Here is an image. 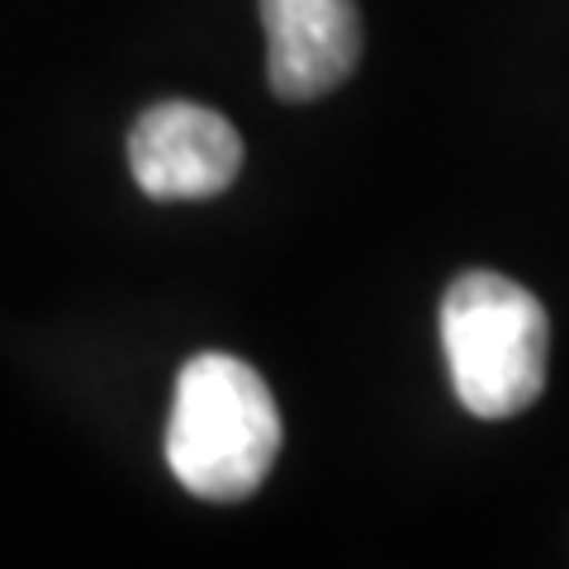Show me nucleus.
<instances>
[{"label": "nucleus", "mask_w": 569, "mask_h": 569, "mask_svg": "<svg viewBox=\"0 0 569 569\" xmlns=\"http://www.w3.org/2000/svg\"><path fill=\"white\" fill-rule=\"evenodd\" d=\"M280 456V408L247 361L228 351L190 356L176 376L167 466L204 503H242Z\"/></svg>", "instance_id": "f257e3e1"}, {"label": "nucleus", "mask_w": 569, "mask_h": 569, "mask_svg": "<svg viewBox=\"0 0 569 569\" xmlns=\"http://www.w3.org/2000/svg\"><path fill=\"white\" fill-rule=\"evenodd\" d=\"M550 323L527 284L498 271H466L441 299V351L466 413L498 422L546 389Z\"/></svg>", "instance_id": "f03ea898"}, {"label": "nucleus", "mask_w": 569, "mask_h": 569, "mask_svg": "<svg viewBox=\"0 0 569 569\" xmlns=\"http://www.w3.org/2000/svg\"><path fill=\"white\" fill-rule=\"evenodd\" d=\"M129 167L148 200H213L238 181L242 138L219 110L162 100L133 123Z\"/></svg>", "instance_id": "7ed1b4c3"}, {"label": "nucleus", "mask_w": 569, "mask_h": 569, "mask_svg": "<svg viewBox=\"0 0 569 569\" xmlns=\"http://www.w3.org/2000/svg\"><path fill=\"white\" fill-rule=\"evenodd\" d=\"M266 77L280 100L337 91L361 58L356 0H261Z\"/></svg>", "instance_id": "20e7f679"}]
</instances>
